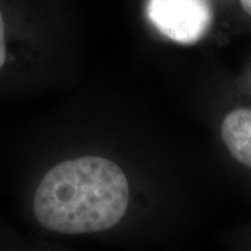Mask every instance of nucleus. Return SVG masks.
<instances>
[{"label":"nucleus","mask_w":251,"mask_h":251,"mask_svg":"<svg viewBox=\"0 0 251 251\" xmlns=\"http://www.w3.org/2000/svg\"><path fill=\"white\" fill-rule=\"evenodd\" d=\"M7 62V44H6V24L4 17L0 10V70Z\"/></svg>","instance_id":"obj_4"},{"label":"nucleus","mask_w":251,"mask_h":251,"mask_svg":"<svg viewBox=\"0 0 251 251\" xmlns=\"http://www.w3.org/2000/svg\"><path fill=\"white\" fill-rule=\"evenodd\" d=\"M240 3H242L243 9L246 13H249L251 16V0H240Z\"/></svg>","instance_id":"obj_5"},{"label":"nucleus","mask_w":251,"mask_h":251,"mask_svg":"<svg viewBox=\"0 0 251 251\" xmlns=\"http://www.w3.org/2000/svg\"><path fill=\"white\" fill-rule=\"evenodd\" d=\"M222 138L229 152L251 168V109H236L225 117Z\"/></svg>","instance_id":"obj_3"},{"label":"nucleus","mask_w":251,"mask_h":251,"mask_svg":"<svg viewBox=\"0 0 251 251\" xmlns=\"http://www.w3.org/2000/svg\"><path fill=\"white\" fill-rule=\"evenodd\" d=\"M147 14L163 35L186 45L205 35L212 17L206 0H148Z\"/></svg>","instance_id":"obj_2"},{"label":"nucleus","mask_w":251,"mask_h":251,"mask_svg":"<svg viewBox=\"0 0 251 251\" xmlns=\"http://www.w3.org/2000/svg\"><path fill=\"white\" fill-rule=\"evenodd\" d=\"M128 181L115 162L82 156L56 165L39 183L34 214L44 227L64 234L108 230L125 216Z\"/></svg>","instance_id":"obj_1"}]
</instances>
